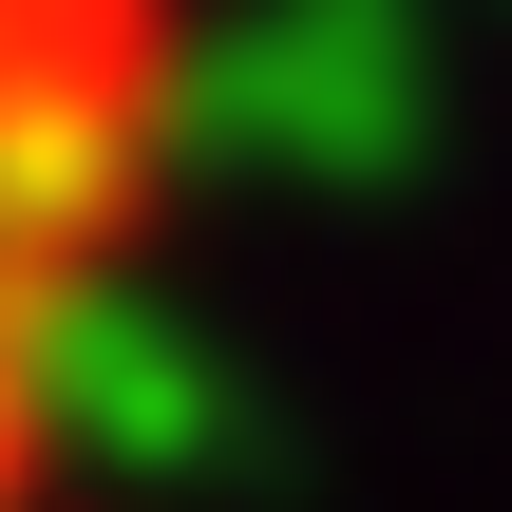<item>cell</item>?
I'll return each mask as SVG.
<instances>
[{"label": "cell", "mask_w": 512, "mask_h": 512, "mask_svg": "<svg viewBox=\"0 0 512 512\" xmlns=\"http://www.w3.org/2000/svg\"><path fill=\"white\" fill-rule=\"evenodd\" d=\"M190 0H0V512H76L114 304L190 190Z\"/></svg>", "instance_id": "6da1fadb"}]
</instances>
